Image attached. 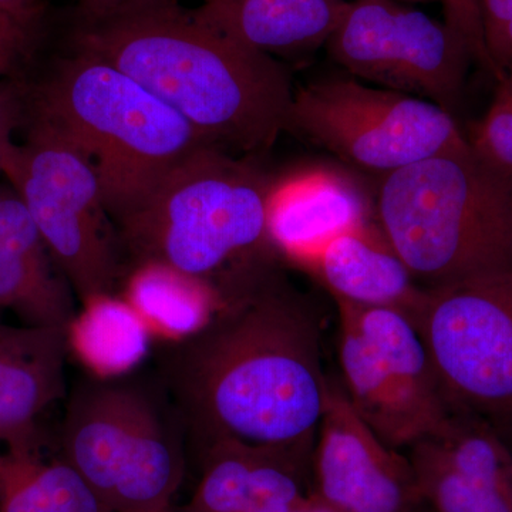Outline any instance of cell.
<instances>
[{"label":"cell","instance_id":"6da1fadb","mask_svg":"<svg viewBox=\"0 0 512 512\" xmlns=\"http://www.w3.org/2000/svg\"><path fill=\"white\" fill-rule=\"evenodd\" d=\"M275 254L220 276L210 316L164 353V387L200 451L224 440L315 447L328 386L322 319Z\"/></svg>","mask_w":512,"mask_h":512},{"label":"cell","instance_id":"7a4b0ae2","mask_svg":"<svg viewBox=\"0 0 512 512\" xmlns=\"http://www.w3.org/2000/svg\"><path fill=\"white\" fill-rule=\"evenodd\" d=\"M70 47L143 84L211 147L255 158L286 131L295 90L284 63L180 0H154L92 25L74 23Z\"/></svg>","mask_w":512,"mask_h":512},{"label":"cell","instance_id":"3957f363","mask_svg":"<svg viewBox=\"0 0 512 512\" xmlns=\"http://www.w3.org/2000/svg\"><path fill=\"white\" fill-rule=\"evenodd\" d=\"M26 124L40 123L92 160L116 220L175 165L211 147L177 111L113 64L74 52L23 76Z\"/></svg>","mask_w":512,"mask_h":512},{"label":"cell","instance_id":"277c9868","mask_svg":"<svg viewBox=\"0 0 512 512\" xmlns=\"http://www.w3.org/2000/svg\"><path fill=\"white\" fill-rule=\"evenodd\" d=\"M375 220L423 288L512 272V183L470 144L384 175Z\"/></svg>","mask_w":512,"mask_h":512},{"label":"cell","instance_id":"5b68a950","mask_svg":"<svg viewBox=\"0 0 512 512\" xmlns=\"http://www.w3.org/2000/svg\"><path fill=\"white\" fill-rule=\"evenodd\" d=\"M271 187L252 157L202 147L114 220L121 254L143 268L217 281L274 249L268 235Z\"/></svg>","mask_w":512,"mask_h":512},{"label":"cell","instance_id":"8992f818","mask_svg":"<svg viewBox=\"0 0 512 512\" xmlns=\"http://www.w3.org/2000/svg\"><path fill=\"white\" fill-rule=\"evenodd\" d=\"M170 410L136 380H82L67 400L62 456L113 512L170 507L185 474L183 421Z\"/></svg>","mask_w":512,"mask_h":512},{"label":"cell","instance_id":"52a82bcc","mask_svg":"<svg viewBox=\"0 0 512 512\" xmlns=\"http://www.w3.org/2000/svg\"><path fill=\"white\" fill-rule=\"evenodd\" d=\"M22 144L2 150V174L30 217L74 295L84 303L113 295L121 275L116 229L89 157L52 128L26 124Z\"/></svg>","mask_w":512,"mask_h":512},{"label":"cell","instance_id":"ba28073f","mask_svg":"<svg viewBox=\"0 0 512 512\" xmlns=\"http://www.w3.org/2000/svg\"><path fill=\"white\" fill-rule=\"evenodd\" d=\"M416 329L448 413L485 421L512 447V272L426 289Z\"/></svg>","mask_w":512,"mask_h":512},{"label":"cell","instance_id":"9c48e42d","mask_svg":"<svg viewBox=\"0 0 512 512\" xmlns=\"http://www.w3.org/2000/svg\"><path fill=\"white\" fill-rule=\"evenodd\" d=\"M286 131L382 177L468 144L453 114L433 101L355 77L295 92Z\"/></svg>","mask_w":512,"mask_h":512},{"label":"cell","instance_id":"30bf717a","mask_svg":"<svg viewBox=\"0 0 512 512\" xmlns=\"http://www.w3.org/2000/svg\"><path fill=\"white\" fill-rule=\"evenodd\" d=\"M333 301L346 397L387 446L407 450L448 416L419 330L402 313Z\"/></svg>","mask_w":512,"mask_h":512},{"label":"cell","instance_id":"8fae6325","mask_svg":"<svg viewBox=\"0 0 512 512\" xmlns=\"http://www.w3.org/2000/svg\"><path fill=\"white\" fill-rule=\"evenodd\" d=\"M325 49L360 82L433 101L453 116L474 64L444 20L402 0H349Z\"/></svg>","mask_w":512,"mask_h":512},{"label":"cell","instance_id":"7c38bea8","mask_svg":"<svg viewBox=\"0 0 512 512\" xmlns=\"http://www.w3.org/2000/svg\"><path fill=\"white\" fill-rule=\"evenodd\" d=\"M312 494L335 512H416L426 504L409 457L360 419L339 377L328 376L313 447Z\"/></svg>","mask_w":512,"mask_h":512},{"label":"cell","instance_id":"4fadbf2b","mask_svg":"<svg viewBox=\"0 0 512 512\" xmlns=\"http://www.w3.org/2000/svg\"><path fill=\"white\" fill-rule=\"evenodd\" d=\"M375 221V202L349 175L311 168L272 183L268 235L276 252L309 269L333 239Z\"/></svg>","mask_w":512,"mask_h":512},{"label":"cell","instance_id":"5bb4252c","mask_svg":"<svg viewBox=\"0 0 512 512\" xmlns=\"http://www.w3.org/2000/svg\"><path fill=\"white\" fill-rule=\"evenodd\" d=\"M313 450L224 440L201 450V477L180 512H256L312 495Z\"/></svg>","mask_w":512,"mask_h":512},{"label":"cell","instance_id":"9a60e30c","mask_svg":"<svg viewBox=\"0 0 512 512\" xmlns=\"http://www.w3.org/2000/svg\"><path fill=\"white\" fill-rule=\"evenodd\" d=\"M73 295L25 204L0 185V309L26 326L72 329Z\"/></svg>","mask_w":512,"mask_h":512},{"label":"cell","instance_id":"2e32d148","mask_svg":"<svg viewBox=\"0 0 512 512\" xmlns=\"http://www.w3.org/2000/svg\"><path fill=\"white\" fill-rule=\"evenodd\" d=\"M70 330L0 325V448L42 436L40 419L66 396Z\"/></svg>","mask_w":512,"mask_h":512},{"label":"cell","instance_id":"e0dca14e","mask_svg":"<svg viewBox=\"0 0 512 512\" xmlns=\"http://www.w3.org/2000/svg\"><path fill=\"white\" fill-rule=\"evenodd\" d=\"M333 299L402 313L414 328L426 288L414 279L376 220L339 235L309 269Z\"/></svg>","mask_w":512,"mask_h":512},{"label":"cell","instance_id":"ac0fdd59","mask_svg":"<svg viewBox=\"0 0 512 512\" xmlns=\"http://www.w3.org/2000/svg\"><path fill=\"white\" fill-rule=\"evenodd\" d=\"M349 0H204L198 12L276 59H306L325 49Z\"/></svg>","mask_w":512,"mask_h":512},{"label":"cell","instance_id":"d6986e66","mask_svg":"<svg viewBox=\"0 0 512 512\" xmlns=\"http://www.w3.org/2000/svg\"><path fill=\"white\" fill-rule=\"evenodd\" d=\"M42 436L0 448V512H113L66 458H47Z\"/></svg>","mask_w":512,"mask_h":512},{"label":"cell","instance_id":"ffe728a7","mask_svg":"<svg viewBox=\"0 0 512 512\" xmlns=\"http://www.w3.org/2000/svg\"><path fill=\"white\" fill-rule=\"evenodd\" d=\"M421 441L461 476L512 493V447L485 421L448 413Z\"/></svg>","mask_w":512,"mask_h":512},{"label":"cell","instance_id":"44dd1931","mask_svg":"<svg viewBox=\"0 0 512 512\" xmlns=\"http://www.w3.org/2000/svg\"><path fill=\"white\" fill-rule=\"evenodd\" d=\"M424 503L436 512H512V493L461 476L424 441L407 448Z\"/></svg>","mask_w":512,"mask_h":512},{"label":"cell","instance_id":"7402d4cb","mask_svg":"<svg viewBox=\"0 0 512 512\" xmlns=\"http://www.w3.org/2000/svg\"><path fill=\"white\" fill-rule=\"evenodd\" d=\"M466 137L473 153L512 183V103L500 90Z\"/></svg>","mask_w":512,"mask_h":512},{"label":"cell","instance_id":"603a6c76","mask_svg":"<svg viewBox=\"0 0 512 512\" xmlns=\"http://www.w3.org/2000/svg\"><path fill=\"white\" fill-rule=\"evenodd\" d=\"M444 22L466 43L473 62L498 83L497 72L484 42L481 0H439Z\"/></svg>","mask_w":512,"mask_h":512},{"label":"cell","instance_id":"cb8c5ba5","mask_svg":"<svg viewBox=\"0 0 512 512\" xmlns=\"http://www.w3.org/2000/svg\"><path fill=\"white\" fill-rule=\"evenodd\" d=\"M45 30H33L0 15V82L19 79L42 46Z\"/></svg>","mask_w":512,"mask_h":512},{"label":"cell","instance_id":"d4e9b609","mask_svg":"<svg viewBox=\"0 0 512 512\" xmlns=\"http://www.w3.org/2000/svg\"><path fill=\"white\" fill-rule=\"evenodd\" d=\"M484 42L498 83L512 69V0H481Z\"/></svg>","mask_w":512,"mask_h":512},{"label":"cell","instance_id":"484cf974","mask_svg":"<svg viewBox=\"0 0 512 512\" xmlns=\"http://www.w3.org/2000/svg\"><path fill=\"white\" fill-rule=\"evenodd\" d=\"M26 123V94L23 77L0 82V174L2 148L12 143L13 133Z\"/></svg>","mask_w":512,"mask_h":512},{"label":"cell","instance_id":"4316f807","mask_svg":"<svg viewBox=\"0 0 512 512\" xmlns=\"http://www.w3.org/2000/svg\"><path fill=\"white\" fill-rule=\"evenodd\" d=\"M76 2V20L79 25H92L114 18L138 6L147 5L154 0H74ZM204 2V0H202Z\"/></svg>","mask_w":512,"mask_h":512},{"label":"cell","instance_id":"83f0119b","mask_svg":"<svg viewBox=\"0 0 512 512\" xmlns=\"http://www.w3.org/2000/svg\"><path fill=\"white\" fill-rule=\"evenodd\" d=\"M0 15L25 28L45 30V0H0Z\"/></svg>","mask_w":512,"mask_h":512},{"label":"cell","instance_id":"f1b7e54d","mask_svg":"<svg viewBox=\"0 0 512 512\" xmlns=\"http://www.w3.org/2000/svg\"><path fill=\"white\" fill-rule=\"evenodd\" d=\"M291 512H335L330 510L329 507H326L325 504L320 503L318 498L315 495H311V497L306 498L302 504H299L298 507L293 508Z\"/></svg>","mask_w":512,"mask_h":512},{"label":"cell","instance_id":"f546056e","mask_svg":"<svg viewBox=\"0 0 512 512\" xmlns=\"http://www.w3.org/2000/svg\"><path fill=\"white\" fill-rule=\"evenodd\" d=\"M498 90L507 97L512 103V69L508 70L507 74L500 83H498Z\"/></svg>","mask_w":512,"mask_h":512},{"label":"cell","instance_id":"4dcf8cb0","mask_svg":"<svg viewBox=\"0 0 512 512\" xmlns=\"http://www.w3.org/2000/svg\"><path fill=\"white\" fill-rule=\"evenodd\" d=\"M402 2L413 3V5H421V3L431 2V0H402Z\"/></svg>","mask_w":512,"mask_h":512},{"label":"cell","instance_id":"1f68e13d","mask_svg":"<svg viewBox=\"0 0 512 512\" xmlns=\"http://www.w3.org/2000/svg\"><path fill=\"white\" fill-rule=\"evenodd\" d=\"M416 512H436V511L431 510L429 505L424 504L423 507H421L420 510H417Z\"/></svg>","mask_w":512,"mask_h":512},{"label":"cell","instance_id":"d6a6232c","mask_svg":"<svg viewBox=\"0 0 512 512\" xmlns=\"http://www.w3.org/2000/svg\"><path fill=\"white\" fill-rule=\"evenodd\" d=\"M143 512H175V511L171 510L170 507H167V508H160V510H151V511H143Z\"/></svg>","mask_w":512,"mask_h":512}]
</instances>
